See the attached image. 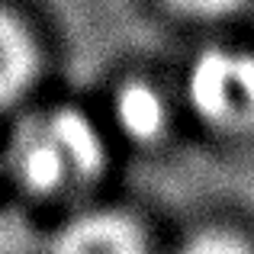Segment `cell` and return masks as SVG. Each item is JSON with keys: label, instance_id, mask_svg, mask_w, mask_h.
I'll use <instances>...</instances> for the list:
<instances>
[{"label": "cell", "instance_id": "52a82bcc", "mask_svg": "<svg viewBox=\"0 0 254 254\" xmlns=\"http://www.w3.org/2000/svg\"><path fill=\"white\" fill-rule=\"evenodd\" d=\"M174 13L190 19H222L232 16L235 10H242L245 0H164Z\"/></svg>", "mask_w": 254, "mask_h": 254}, {"label": "cell", "instance_id": "6da1fadb", "mask_svg": "<svg viewBox=\"0 0 254 254\" xmlns=\"http://www.w3.org/2000/svg\"><path fill=\"white\" fill-rule=\"evenodd\" d=\"M6 164L26 193L42 199L81 193L106 168L97 123L68 103L26 113L6 145Z\"/></svg>", "mask_w": 254, "mask_h": 254}, {"label": "cell", "instance_id": "277c9868", "mask_svg": "<svg viewBox=\"0 0 254 254\" xmlns=\"http://www.w3.org/2000/svg\"><path fill=\"white\" fill-rule=\"evenodd\" d=\"M113 119L119 132L135 145H155L168 135L171 110L164 93L145 77H129L113 93Z\"/></svg>", "mask_w": 254, "mask_h": 254}, {"label": "cell", "instance_id": "3957f363", "mask_svg": "<svg viewBox=\"0 0 254 254\" xmlns=\"http://www.w3.org/2000/svg\"><path fill=\"white\" fill-rule=\"evenodd\" d=\"M49 254H148V235L132 212L87 209L52 235Z\"/></svg>", "mask_w": 254, "mask_h": 254}, {"label": "cell", "instance_id": "8992f818", "mask_svg": "<svg viewBox=\"0 0 254 254\" xmlns=\"http://www.w3.org/2000/svg\"><path fill=\"white\" fill-rule=\"evenodd\" d=\"M180 254H254V248L248 238H242L238 232L206 229V232H196L193 238H187Z\"/></svg>", "mask_w": 254, "mask_h": 254}, {"label": "cell", "instance_id": "5b68a950", "mask_svg": "<svg viewBox=\"0 0 254 254\" xmlns=\"http://www.w3.org/2000/svg\"><path fill=\"white\" fill-rule=\"evenodd\" d=\"M39 64L42 52L29 26L16 13L0 6V110L26 97V90L36 84Z\"/></svg>", "mask_w": 254, "mask_h": 254}, {"label": "cell", "instance_id": "7a4b0ae2", "mask_svg": "<svg viewBox=\"0 0 254 254\" xmlns=\"http://www.w3.org/2000/svg\"><path fill=\"white\" fill-rule=\"evenodd\" d=\"M187 106L219 135L254 138V52L209 45L196 52L184 81Z\"/></svg>", "mask_w": 254, "mask_h": 254}]
</instances>
